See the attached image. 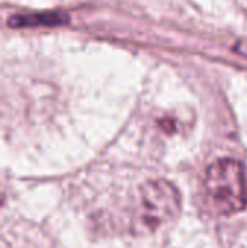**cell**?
<instances>
[{
  "mask_svg": "<svg viewBox=\"0 0 247 248\" xmlns=\"http://www.w3.org/2000/svg\"><path fill=\"white\" fill-rule=\"evenodd\" d=\"M205 193L211 208L218 215H233L247 205L245 167L231 158L213 163L205 173Z\"/></svg>",
  "mask_w": 247,
  "mask_h": 248,
  "instance_id": "6da1fadb",
  "label": "cell"
},
{
  "mask_svg": "<svg viewBox=\"0 0 247 248\" xmlns=\"http://www.w3.org/2000/svg\"><path fill=\"white\" fill-rule=\"evenodd\" d=\"M179 193L169 182H148L141 189V222L148 230L165 225L179 214Z\"/></svg>",
  "mask_w": 247,
  "mask_h": 248,
  "instance_id": "7a4b0ae2",
  "label": "cell"
},
{
  "mask_svg": "<svg viewBox=\"0 0 247 248\" xmlns=\"http://www.w3.org/2000/svg\"><path fill=\"white\" fill-rule=\"evenodd\" d=\"M1 203H3V193H1V189H0V206H1Z\"/></svg>",
  "mask_w": 247,
  "mask_h": 248,
  "instance_id": "3957f363",
  "label": "cell"
}]
</instances>
